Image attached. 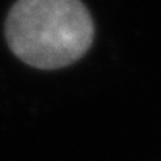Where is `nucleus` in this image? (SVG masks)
Listing matches in <instances>:
<instances>
[{"mask_svg":"<svg viewBox=\"0 0 161 161\" xmlns=\"http://www.w3.org/2000/svg\"><path fill=\"white\" fill-rule=\"evenodd\" d=\"M5 39L25 64L55 70L89 50L94 22L81 0H17L5 20Z\"/></svg>","mask_w":161,"mask_h":161,"instance_id":"f257e3e1","label":"nucleus"}]
</instances>
